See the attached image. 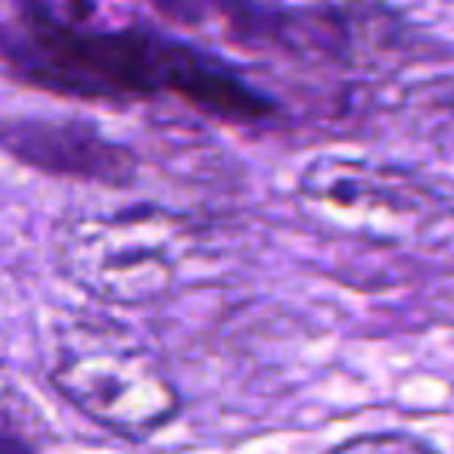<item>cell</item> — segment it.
I'll return each mask as SVG.
<instances>
[{"label":"cell","instance_id":"277c9868","mask_svg":"<svg viewBox=\"0 0 454 454\" xmlns=\"http://www.w3.org/2000/svg\"><path fill=\"white\" fill-rule=\"evenodd\" d=\"M51 383L88 420L128 439L168 427L181 411V395L156 358L121 342L63 348Z\"/></svg>","mask_w":454,"mask_h":454},{"label":"cell","instance_id":"9c48e42d","mask_svg":"<svg viewBox=\"0 0 454 454\" xmlns=\"http://www.w3.org/2000/svg\"><path fill=\"white\" fill-rule=\"evenodd\" d=\"M0 454H32V451H28L26 442H16V439H7V435H0Z\"/></svg>","mask_w":454,"mask_h":454},{"label":"cell","instance_id":"6da1fadb","mask_svg":"<svg viewBox=\"0 0 454 454\" xmlns=\"http://www.w3.org/2000/svg\"><path fill=\"white\" fill-rule=\"evenodd\" d=\"M94 0H0V57L22 78L88 100L175 94L227 121H262L274 103L247 82L140 28H90Z\"/></svg>","mask_w":454,"mask_h":454},{"label":"cell","instance_id":"7a4b0ae2","mask_svg":"<svg viewBox=\"0 0 454 454\" xmlns=\"http://www.w3.org/2000/svg\"><path fill=\"white\" fill-rule=\"evenodd\" d=\"M187 221L156 206L82 212L57 227V268L109 305H156L171 296L190 249Z\"/></svg>","mask_w":454,"mask_h":454},{"label":"cell","instance_id":"52a82bcc","mask_svg":"<svg viewBox=\"0 0 454 454\" xmlns=\"http://www.w3.org/2000/svg\"><path fill=\"white\" fill-rule=\"evenodd\" d=\"M32 427V411L22 402L16 386L0 373V435L22 442V429Z\"/></svg>","mask_w":454,"mask_h":454},{"label":"cell","instance_id":"8992f818","mask_svg":"<svg viewBox=\"0 0 454 454\" xmlns=\"http://www.w3.org/2000/svg\"><path fill=\"white\" fill-rule=\"evenodd\" d=\"M330 454H435L427 442L404 433H367L336 445Z\"/></svg>","mask_w":454,"mask_h":454},{"label":"cell","instance_id":"5b68a950","mask_svg":"<svg viewBox=\"0 0 454 454\" xmlns=\"http://www.w3.org/2000/svg\"><path fill=\"white\" fill-rule=\"evenodd\" d=\"M0 150L51 177L128 187L137 159L78 119H0Z\"/></svg>","mask_w":454,"mask_h":454},{"label":"cell","instance_id":"ba28073f","mask_svg":"<svg viewBox=\"0 0 454 454\" xmlns=\"http://www.w3.org/2000/svg\"><path fill=\"white\" fill-rule=\"evenodd\" d=\"M162 16L184 26H196L202 20V0H150Z\"/></svg>","mask_w":454,"mask_h":454},{"label":"cell","instance_id":"3957f363","mask_svg":"<svg viewBox=\"0 0 454 454\" xmlns=\"http://www.w3.org/2000/svg\"><path fill=\"white\" fill-rule=\"evenodd\" d=\"M296 200L321 231L371 247H408L445 215V202L408 171L358 159L311 162Z\"/></svg>","mask_w":454,"mask_h":454}]
</instances>
